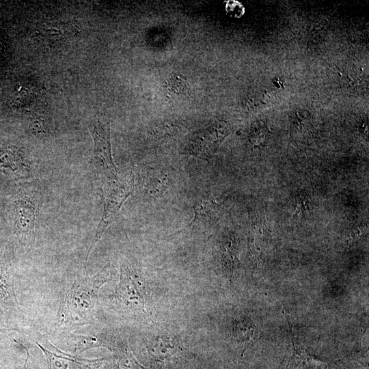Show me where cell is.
Here are the masks:
<instances>
[{
  "instance_id": "ba28073f",
  "label": "cell",
  "mask_w": 369,
  "mask_h": 369,
  "mask_svg": "<svg viewBox=\"0 0 369 369\" xmlns=\"http://www.w3.org/2000/svg\"><path fill=\"white\" fill-rule=\"evenodd\" d=\"M194 216L187 227L191 230H202L214 223L217 216L218 204L210 192L199 194L193 205Z\"/></svg>"
},
{
  "instance_id": "277c9868",
  "label": "cell",
  "mask_w": 369,
  "mask_h": 369,
  "mask_svg": "<svg viewBox=\"0 0 369 369\" xmlns=\"http://www.w3.org/2000/svg\"><path fill=\"white\" fill-rule=\"evenodd\" d=\"M89 129L94 141V157L98 170L106 177L112 178L118 174L111 154L110 120L107 117L93 119Z\"/></svg>"
},
{
  "instance_id": "30bf717a",
  "label": "cell",
  "mask_w": 369,
  "mask_h": 369,
  "mask_svg": "<svg viewBox=\"0 0 369 369\" xmlns=\"http://www.w3.org/2000/svg\"><path fill=\"white\" fill-rule=\"evenodd\" d=\"M144 187L152 195H161L171 182L168 172L156 168L145 169Z\"/></svg>"
},
{
  "instance_id": "8fae6325",
  "label": "cell",
  "mask_w": 369,
  "mask_h": 369,
  "mask_svg": "<svg viewBox=\"0 0 369 369\" xmlns=\"http://www.w3.org/2000/svg\"><path fill=\"white\" fill-rule=\"evenodd\" d=\"M0 301L12 306L19 305L13 278L8 266L1 261H0Z\"/></svg>"
},
{
  "instance_id": "52a82bcc",
  "label": "cell",
  "mask_w": 369,
  "mask_h": 369,
  "mask_svg": "<svg viewBox=\"0 0 369 369\" xmlns=\"http://www.w3.org/2000/svg\"><path fill=\"white\" fill-rule=\"evenodd\" d=\"M36 208L30 199L16 203V234L20 243L28 249L33 246L36 238Z\"/></svg>"
},
{
  "instance_id": "2e32d148",
  "label": "cell",
  "mask_w": 369,
  "mask_h": 369,
  "mask_svg": "<svg viewBox=\"0 0 369 369\" xmlns=\"http://www.w3.org/2000/svg\"><path fill=\"white\" fill-rule=\"evenodd\" d=\"M8 330H9V329H6V328H1V327H0V333L6 331H8Z\"/></svg>"
},
{
  "instance_id": "5bb4252c",
  "label": "cell",
  "mask_w": 369,
  "mask_h": 369,
  "mask_svg": "<svg viewBox=\"0 0 369 369\" xmlns=\"http://www.w3.org/2000/svg\"><path fill=\"white\" fill-rule=\"evenodd\" d=\"M293 354L290 369H314L323 364L314 359L308 351L293 340Z\"/></svg>"
},
{
  "instance_id": "7c38bea8",
  "label": "cell",
  "mask_w": 369,
  "mask_h": 369,
  "mask_svg": "<svg viewBox=\"0 0 369 369\" xmlns=\"http://www.w3.org/2000/svg\"><path fill=\"white\" fill-rule=\"evenodd\" d=\"M148 351L153 357L164 360L172 357L178 349V343L163 338H156L148 344Z\"/></svg>"
},
{
  "instance_id": "8992f818",
  "label": "cell",
  "mask_w": 369,
  "mask_h": 369,
  "mask_svg": "<svg viewBox=\"0 0 369 369\" xmlns=\"http://www.w3.org/2000/svg\"><path fill=\"white\" fill-rule=\"evenodd\" d=\"M115 295L125 308L146 312L144 299L129 269L124 264L120 265V280Z\"/></svg>"
},
{
  "instance_id": "4fadbf2b",
  "label": "cell",
  "mask_w": 369,
  "mask_h": 369,
  "mask_svg": "<svg viewBox=\"0 0 369 369\" xmlns=\"http://www.w3.org/2000/svg\"><path fill=\"white\" fill-rule=\"evenodd\" d=\"M111 351L115 354L118 369H147L137 361L127 344L122 341L115 340Z\"/></svg>"
},
{
  "instance_id": "9c48e42d",
  "label": "cell",
  "mask_w": 369,
  "mask_h": 369,
  "mask_svg": "<svg viewBox=\"0 0 369 369\" xmlns=\"http://www.w3.org/2000/svg\"><path fill=\"white\" fill-rule=\"evenodd\" d=\"M74 343V351L82 353L86 350L96 347H107L111 349L115 340L108 338L102 334H72L71 336Z\"/></svg>"
},
{
  "instance_id": "7a4b0ae2",
  "label": "cell",
  "mask_w": 369,
  "mask_h": 369,
  "mask_svg": "<svg viewBox=\"0 0 369 369\" xmlns=\"http://www.w3.org/2000/svg\"><path fill=\"white\" fill-rule=\"evenodd\" d=\"M134 190V176L132 174H118L117 176L107 179L102 188L104 202L103 213L98 226V230L87 258L96 243L102 237L106 228L116 217L122 205Z\"/></svg>"
},
{
  "instance_id": "9a60e30c",
  "label": "cell",
  "mask_w": 369,
  "mask_h": 369,
  "mask_svg": "<svg viewBox=\"0 0 369 369\" xmlns=\"http://www.w3.org/2000/svg\"><path fill=\"white\" fill-rule=\"evenodd\" d=\"M226 11L229 15L234 17H241L244 13L243 6L238 1H230L226 4Z\"/></svg>"
},
{
  "instance_id": "6da1fadb",
  "label": "cell",
  "mask_w": 369,
  "mask_h": 369,
  "mask_svg": "<svg viewBox=\"0 0 369 369\" xmlns=\"http://www.w3.org/2000/svg\"><path fill=\"white\" fill-rule=\"evenodd\" d=\"M111 279L109 265L93 276H77L62 290L57 325H85L91 323L100 307L99 289Z\"/></svg>"
},
{
  "instance_id": "3957f363",
  "label": "cell",
  "mask_w": 369,
  "mask_h": 369,
  "mask_svg": "<svg viewBox=\"0 0 369 369\" xmlns=\"http://www.w3.org/2000/svg\"><path fill=\"white\" fill-rule=\"evenodd\" d=\"M231 124L225 120H215L193 133L184 146V153L208 159L216 152L223 139L230 133Z\"/></svg>"
},
{
  "instance_id": "5b68a950",
  "label": "cell",
  "mask_w": 369,
  "mask_h": 369,
  "mask_svg": "<svg viewBox=\"0 0 369 369\" xmlns=\"http://www.w3.org/2000/svg\"><path fill=\"white\" fill-rule=\"evenodd\" d=\"M43 352L47 363V369H98L107 358L88 359L62 351L44 336L36 342Z\"/></svg>"
}]
</instances>
